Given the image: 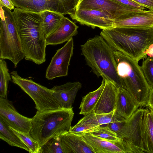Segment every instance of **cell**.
Returning <instances> with one entry per match:
<instances>
[{
  "label": "cell",
  "mask_w": 153,
  "mask_h": 153,
  "mask_svg": "<svg viewBox=\"0 0 153 153\" xmlns=\"http://www.w3.org/2000/svg\"><path fill=\"white\" fill-rule=\"evenodd\" d=\"M25 59L40 65L46 61V37L40 13L15 7L13 12Z\"/></svg>",
  "instance_id": "obj_1"
},
{
  "label": "cell",
  "mask_w": 153,
  "mask_h": 153,
  "mask_svg": "<svg viewBox=\"0 0 153 153\" xmlns=\"http://www.w3.org/2000/svg\"><path fill=\"white\" fill-rule=\"evenodd\" d=\"M100 35L114 50L137 62L147 57L146 50L153 43V27H115L102 30Z\"/></svg>",
  "instance_id": "obj_2"
},
{
  "label": "cell",
  "mask_w": 153,
  "mask_h": 153,
  "mask_svg": "<svg viewBox=\"0 0 153 153\" xmlns=\"http://www.w3.org/2000/svg\"><path fill=\"white\" fill-rule=\"evenodd\" d=\"M81 49L87 64L98 78L123 88L117 72L114 50L101 36L88 39Z\"/></svg>",
  "instance_id": "obj_3"
},
{
  "label": "cell",
  "mask_w": 153,
  "mask_h": 153,
  "mask_svg": "<svg viewBox=\"0 0 153 153\" xmlns=\"http://www.w3.org/2000/svg\"><path fill=\"white\" fill-rule=\"evenodd\" d=\"M73 108L37 111L31 118L29 134L40 149L51 139L70 131L74 115Z\"/></svg>",
  "instance_id": "obj_4"
},
{
  "label": "cell",
  "mask_w": 153,
  "mask_h": 153,
  "mask_svg": "<svg viewBox=\"0 0 153 153\" xmlns=\"http://www.w3.org/2000/svg\"><path fill=\"white\" fill-rule=\"evenodd\" d=\"M118 74L126 89L139 104L146 106L151 90L138 62L129 56L114 50Z\"/></svg>",
  "instance_id": "obj_5"
},
{
  "label": "cell",
  "mask_w": 153,
  "mask_h": 153,
  "mask_svg": "<svg viewBox=\"0 0 153 153\" xmlns=\"http://www.w3.org/2000/svg\"><path fill=\"white\" fill-rule=\"evenodd\" d=\"M0 59H8L15 68L25 56L13 12L0 5Z\"/></svg>",
  "instance_id": "obj_6"
},
{
  "label": "cell",
  "mask_w": 153,
  "mask_h": 153,
  "mask_svg": "<svg viewBox=\"0 0 153 153\" xmlns=\"http://www.w3.org/2000/svg\"><path fill=\"white\" fill-rule=\"evenodd\" d=\"M11 74L13 83L32 99L37 111L43 112L62 108L53 97L51 89L30 79L21 77L16 71H13Z\"/></svg>",
  "instance_id": "obj_7"
},
{
  "label": "cell",
  "mask_w": 153,
  "mask_h": 153,
  "mask_svg": "<svg viewBox=\"0 0 153 153\" xmlns=\"http://www.w3.org/2000/svg\"><path fill=\"white\" fill-rule=\"evenodd\" d=\"M15 7L22 10L40 13L45 10L63 15H74L79 0H11Z\"/></svg>",
  "instance_id": "obj_8"
},
{
  "label": "cell",
  "mask_w": 153,
  "mask_h": 153,
  "mask_svg": "<svg viewBox=\"0 0 153 153\" xmlns=\"http://www.w3.org/2000/svg\"><path fill=\"white\" fill-rule=\"evenodd\" d=\"M144 108L140 107L126 121L123 127V140L131 147L133 153H144L141 133V123Z\"/></svg>",
  "instance_id": "obj_9"
},
{
  "label": "cell",
  "mask_w": 153,
  "mask_h": 153,
  "mask_svg": "<svg viewBox=\"0 0 153 153\" xmlns=\"http://www.w3.org/2000/svg\"><path fill=\"white\" fill-rule=\"evenodd\" d=\"M73 20L82 25L106 30L115 27L114 20L108 13L94 9H77L74 15H70Z\"/></svg>",
  "instance_id": "obj_10"
},
{
  "label": "cell",
  "mask_w": 153,
  "mask_h": 153,
  "mask_svg": "<svg viewBox=\"0 0 153 153\" xmlns=\"http://www.w3.org/2000/svg\"><path fill=\"white\" fill-rule=\"evenodd\" d=\"M74 46L72 38L57 51L47 69L45 77L47 79L51 80L68 75V67L73 53Z\"/></svg>",
  "instance_id": "obj_11"
},
{
  "label": "cell",
  "mask_w": 153,
  "mask_h": 153,
  "mask_svg": "<svg viewBox=\"0 0 153 153\" xmlns=\"http://www.w3.org/2000/svg\"><path fill=\"white\" fill-rule=\"evenodd\" d=\"M0 119L17 130L29 133L32 126L31 118L20 114L11 101L0 97Z\"/></svg>",
  "instance_id": "obj_12"
},
{
  "label": "cell",
  "mask_w": 153,
  "mask_h": 153,
  "mask_svg": "<svg viewBox=\"0 0 153 153\" xmlns=\"http://www.w3.org/2000/svg\"><path fill=\"white\" fill-rule=\"evenodd\" d=\"M82 136L95 153H133L131 147L122 139L115 141L108 140L90 133Z\"/></svg>",
  "instance_id": "obj_13"
},
{
  "label": "cell",
  "mask_w": 153,
  "mask_h": 153,
  "mask_svg": "<svg viewBox=\"0 0 153 153\" xmlns=\"http://www.w3.org/2000/svg\"><path fill=\"white\" fill-rule=\"evenodd\" d=\"M77 9L103 10L110 14L114 20L121 19L126 13L138 10L125 6L112 0H79Z\"/></svg>",
  "instance_id": "obj_14"
},
{
  "label": "cell",
  "mask_w": 153,
  "mask_h": 153,
  "mask_svg": "<svg viewBox=\"0 0 153 153\" xmlns=\"http://www.w3.org/2000/svg\"><path fill=\"white\" fill-rule=\"evenodd\" d=\"M114 21L115 27H153V10L138 9L128 12L121 19Z\"/></svg>",
  "instance_id": "obj_15"
},
{
  "label": "cell",
  "mask_w": 153,
  "mask_h": 153,
  "mask_svg": "<svg viewBox=\"0 0 153 153\" xmlns=\"http://www.w3.org/2000/svg\"><path fill=\"white\" fill-rule=\"evenodd\" d=\"M82 87L81 83L77 81L55 85L50 89L61 108L69 109L73 108L77 94Z\"/></svg>",
  "instance_id": "obj_16"
},
{
  "label": "cell",
  "mask_w": 153,
  "mask_h": 153,
  "mask_svg": "<svg viewBox=\"0 0 153 153\" xmlns=\"http://www.w3.org/2000/svg\"><path fill=\"white\" fill-rule=\"evenodd\" d=\"M118 88L114 83L105 81L102 91L93 112L96 114H106L115 110Z\"/></svg>",
  "instance_id": "obj_17"
},
{
  "label": "cell",
  "mask_w": 153,
  "mask_h": 153,
  "mask_svg": "<svg viewBox=\"0 0 153 153\" xmlns=\"http://www.w3.org/2000/svg\"><path fill=\"white\" fill-rule=\"evenodd\" d=\"M78 27L73 22L64 17L58 27L47 37V46L56 45L68 41L77 33Z\"/></svg>",
  "instance_id": "obj_18"
},
{
  "label": "cell",
  "mask_w": 153,
  "mask_h": 153,
  "mask_svg": "<svg viewBox=\"0 0 153 153\" xmlns=\"http://www.w3.org/2000/svg\"><path fill=\"white\" fill-rule=\"evenodd\" d=\"M140 107L138 103L125 88H118L115 113L126 120Z\"/></svg>",
  "instance_id": "obj_19"
},
{
  "label": "cell",
  "mask_w": 153,
  "mask_h": 153,
  "mask_svg": "<svg viewBox=\"0 0 153 153\" xmlns=\"http://www.w3.org/2000/svg\"><path fill=\"white\" fill-rule=\"evenodd\" d=\"M59 136L64 153H95L82 135L69 131Z\"/></svg>",
  "instance_id": "obj_20"
},
{
  "label": "cell",
  "mask_w": 153,
  "mask_h": 153,
  "mask_svg": "<svg viewBox=\"0 0 153 153\" xmlns=\"http://www.w3.org/2000/svg\"><path fill=\"white\" fill-rule=\"evenodd\" d=\"M141 133L144 153H153V110L148 107L144 108Z\"/></svg>",
  "instance_id": "obj_21"
},
{
  "label": "cell",
  "mask_w": 153,
  "mask_h": 153,
  "mask_svg": "<svg viewBox=\"0 0 153 153\" xmlns=\"http://www.w3.org/2000/svg\"><path fill=\"white\" fill-rule=\"evenodd\" d=\"M126 120L117 115L115 110L111 113L106 114H96L93 112L84 115L78 122L90 125L97 128L103 125L123 120Z\"/></svg>",
  "instance_id": "obj_22"
},
{
  "label": "cell",
  "mask_w": 153,
  "mask_h": 153,
  "mask_svg": "<svg viewBox=\"0 0 153 153\" xmlns=\"http://www.w3.org/2000/svg\"><path fill=\"white\" fill-rule=\"evenodd\" d=\"M40 14L42 18V28L47 38L58 27L65 16L59 13L49 10L43 11Z\"/></svg>",
  "instance_id": "obj_23"
},
{
  "label": "cell",
  "mask_w": 153,
  "mask_h": 153,
  "mask_svg": "<svg viewBox=\"0 0 153 153\" xmlns=\"http://www.w3.org/2000/svg\"><path fill=\"white\" fill-rule=\"evenodd\" d=\"M105 83L102 79L100 86L95 90L89 92L82 97L79 109V114L85 115L92 112L99 100Z\"/></svg>",
  "instance_id": "obj_24"
},
{
  "label": "cell",
  "mask_w": 153,
  "mask_h": 153,
  "mask_svg": "<svg viewBox=\"0 0 153 153\" xmlns=\"http://www.w3.org/2000/svg\"><path fill=\"white\" fill-rule=\"evenodd\" d=\"M0 138L11 146L19 147L27 152L29 149L20 139L6 123L0 119Z\"/></svg>",
  "instance_id": "obj_25"
},
{
  "label": "cell",
  "mask_w": 153,
  "mask_h": 153,
  "mask_svg": "<svg viewBox=\"0 0 153 153\" xmlns=\"http://www.w3.org/2000/svg\"><path fill=\"white\" fill-rule=\"evenodd\" d=\"M8 71L6 61L4 59H0V97L5 99H7L8 84L12 79Z\"/></svg>",
  "instance_id": "obj_26"
},
{
  "label": "cell",
  "mask_w": 153,
  "mask_h": 153,
  "mask_svg": "<svg viewBox=\"0 0 153 153\" xmlns=\"http://www.w3.org/2000/svg\"><path fill=\"white\" fill-rule=\"evenodd\" d=\"M10 127L27 146L29 153H41V149L39 143L29 133L17 130L10 126Z\"/></svg>",
  "instance_id": "obj_27"
},
{
  "label": "cell",
  "mask_w": 153,
  "mask_h": 153,
  "mask_svg": "<svg viewBox=\"0 0 153 153\" xmlns=\"http://www.w3.org/2000/svg\"><path fill=\"white\" fill-rule=\"evenodd\" d=\"M41 153H64L59 136L54 137L41 148Z\"/></svg>",
  "instance_id": "obj_28"
},
{
  "label": "cell",
  "mask_w": 153,
  "mask_h": 153,
  "mask_svg": "<svg viewBox=\"0 0 153 153\" xmlns=\"http://www.w3.org/2000/svg\"><path fill=\"white\" fill-rule=\"evenodd\" d=\"M88 133L94 136L108 140L115 141L121 139L117 137L115 133L111 130L107 125L105 127H99Z\"/></svg>",
  "instance_id": "obj_29"
},
{
  "label": "cell",
  "mask_w": 153,
  "mask_h": 153,
  "mask_svg": "<svg viewBox=\"0 0 153 153\" xmlns=\"http://www.w3.org/2000/svg\"><path fill=\"white\" fill-rule=\"evenodd\" d=\"M144 77L151 89H153V58L147 57L141 66Z\"/></svg>",
  "instance_id": "obj_30"
},
{
  "label": "cell",
  "mask_w": 153,
  "mask_h": 153,
  "mask_svg": "<svg viewBox=\"0 0 153 153\" xmlns=\"http://www.w3.org/2000/svg\"><path fill=\"white\" fill-rule=\"evenodd\" d=\"M126 120L115 122L106 124L109 128L116 134L117 137L122 139L123 126Z\"/></svg>",
  "instance_id": "obj_31"
},
{
  "label": "cell",
  "mask_w": 153,
  "mask_h": 153,
  "mask_svg": "<svg viewBox=\"0 0 153 153\" xmlns=\"http://www.w3.org/2000/svg\"><path fill=\"white\" fill-rule=\"evenodd\" d=\"M126 7L140 9L144 10L145 7L131 0H112Z\"/></svg>",
  "instance_id": "obj_32"
},
{
  "label": "cell",
  "mask_w": 153,
  "mask_h": 153,
  "mask_svg": "<svg viewBox=\"0 0 153 153\" xmlns=\"http://www.w3.org/2000/svg\"><path fill=\"white\" fill-rule=\"evenodd\" d=\"M149 10H153V0H131Z\"/></svg>",
  "instance_id": "obj_33"
},
{
  "label": "cell",
  "mask_w": 153,
  "mask_h": 153,
  "mask_svg": "<svg viewBox=\"0 0 153 153\" xmlns=\"http://www.w3.org/2000/svg\"><path fill=\"white\" fill-rule=\"evenodd\" d=\"M0 5L2 7H5L11 10L15 7L11 0H0Z\"/></svg>",
  "instance_id": "obj_34"
},
{
  "label": "cell",
  "mask_w": 153,
  "mask_h": 153,
  "mask_svg": "<svg viewBox=\"0 0 153 153\" xmlns=\"http://www.w3.org/2000/svg\"><path fill=\"white\" fill-rule=\"evenodd\" d=\"M146 105L153 110V89H151Z\"/></svg>",
  "instance_id": "obj_35"
},
{
  "label": "cell",
  "mask_w": 153,
  "mask_h": 153,
  "mask_svg": "<svg viewBox=\"0 0 153 153\" xmlns=\"http://www.w3.org/2000/svg\"><path fill=\"white\" fill-rule=\"evenodd\" d=\"M146 54L148 57L153 58V43L150 45L146 50Z\"/></svg>",
  "instance_id": "obj_36"
},
{
  "label": "cell",
  "mask_w": 153,
  "mask_h": 153,
  "mask_svg": "<svg viewBox=\"0 0 153 153\" xmlns=\"http://www.w3.org/2000/svg\"></svg>",
  "instance_id": "obj_37"
}]
</instances>
